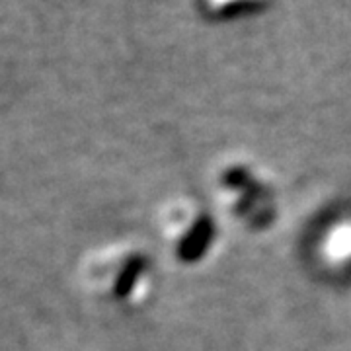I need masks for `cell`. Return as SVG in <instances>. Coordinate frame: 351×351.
Returning a JSON list of instances; mask_svg holds the SVG:
<instances>
[{"label": "cell", "instance_id": "7a4b0ae2", "mask_svg": "<svg viewBox=\"0 0 351 351\" xmlns=\"http://www.w3.org/2000/svg\"><path fill=\"white\" fill-rule=\"evenodd\" d=\"M267 0H205V8L213 14H237L254 6H262Z\"/></svg>", "mask_w": 351, "mask_h": 351}, {"label": "cell", "instance_id": "6da1fadb", "mask_svg": "<svg viewBox=\"0 0 351 351\" xmlns=\"http://www.w3.org/2000/svg\"><path fill=\"white\" fill-rule=\"evenodd\" d=\"M166 230L170 234V240L176 244V250L184 256V260L195 258L201 252L205 254L207 246L213 240V228L209 219L189 207L172 211Z\"/></svg>", "mask_w": 351, "mask_h": 351}]
</instances>
